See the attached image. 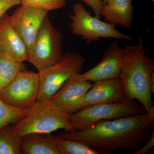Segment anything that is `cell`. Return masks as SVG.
Listing matches in <instances>:
<instances>
[{
    "label": "cell",
    "instance_id": "9",
    "mask_svg": "<svg viewBox=\"0 0 154 154\" xmlns=\"http://www.w3.org/2000/svg\"><path fill=\"white\" fill-rule=\"evenodd\" d=\"M39 85L38 73L22 71L0 93V99L13 107L28 109L37 101Z\"/></svg>",
    "mask_w": 154,
    "mask_h": 154
},
{
    "label": "cell",
    "instance_id": "13",
    "mask_svg": "<svg viewBox=\"0 0 154 154\" xmlns=\"http://www.w3.org/2000/svg\"><path fill=\"white\" fill-rule=\"evenodd\" d=\"M28 53L26 45L12 26L10 16L6 13L0 19V54L23 63L27 60Z\"/></svg>",
    "mask_w": 154,
    "mask_h": 154
},
{
    "label": "cell",
    "instance_id": "12",
    "mask_svg": "<svg viewBox=\"0 0 154 154\" xmlns=\"http://www.w3.org/2000/svg\"><path fill=\"white\" fill-rule=\"evenodd\" d=\"M124 99L119 78L97 81L83 97L80 110L92 105L119 102Z\"/></svg>",
    "mask_w": 154,
    "mask_h": 154
},
{
    "label": "cell",
    "instance_id": "5",
    "mask_svg": "<svg viewBox=\"0 0 154 154\" xmlns=\"http://www.w3.org/2000/svg\"><path fill=\"white\" fill-rule=\"evenodd\" d=\"M86 60L79 53L68 52L52 66L38 72L39 91L36 102L47 101L73 76L82 70Z\"/></svg>",
    "mask_w": 154,
    "mask_h": 154
},
{
    "label": "cell",
    "instance_id": "24",
    "mask_svg": "<svg viewBox=\"0 0 154 154\" xmlns=\"http://www.w3.org/2000/svg\"><path fill=\"white\" fill-rule=\"evenodd\" d=\"M102 2H103V4H104V5L112 2L113 0H102Z\"/></svg>",
    "mask_w": 154,
    "mask_h": 154
},
{
    "label": "cell",
    "instance_id": "15",
    "mask_svg": "<svg viewBox=\"0 0 154 154\" xmlns=\"http://www.w3.org/2000/svg\"><path fill=\"white\" fill-rule=\"evenodd\" d=\"M20 150L22 154H60L55 136L51 134H30L22 137Z\"/></svg>",
    "mask_w": 154,
    "mask_h": 154
},
{
    "label": "cell",
    "instance_id": "8",
    "mask_svg": "<svg viewBox=\"0 0 154 154\" xmlns=\"http://www.w3.org/2000/svg\"><path fill=\"white\" fill-rule=\"evenodd\" d=\"M80 73L69 79L48 100L36 102L29 108H49L68 114L79 111L83 97L93 85L90 81L83 79Z\"/></svg>",
    "mask_w": 154,
    "mask_h": 154
},
{
    "label": "cell",
    "instance_id": "23",
    "mask_svg": "<svg viewBox=\"0 0 154 154\" xmlns=\"http://www.w3.org/2000/svg\"><path fill=\"white\" fill-rule=\"evenodd\" d=\"M154 146V132L152 131L147 142L141 148L134 152V154H146L152 149Z\"/></svg>",
    "mask_w": 154,
    "mask_h": 154
},
{
    "label": "cell",
    "instance_id": "10",
    "mask_svg": "<svg viewBox=\"0 0 154 154\" xmlns=\"http://www.w3.org/2000/svg\"><path fill=\"white\" fill-rule=\"evenodd\" d=\"M21 5L10 16V21L28 51L33 46L42 25L48 15V12L41 9Z\"/></svg>",
    "mask_w": 154,
    "mask_h": 154
},
{
    "label": "cell",
    "instance_id": "1",
    "mask_svg": "<svg viewBox=\"0 0 154 154\" xmlns=\"http://www.w3.org/2000/svg\"><path fill=\"white\" fill-rule=\"evenodd\" d=\"M154 119L145 112L98 122L85 129L64 131L57 135L83 143L99 154L122 149H138L154 131Z\"/></svg>",
    "mask_w": 154,
    "mask_h": 154
},
{
    "label": "cell",
    "instance_id": "11",
    "mask_svg": "<svg viewBox=\"0 0 154 154\" xmlns=\"http://www.w3.org/2000/svg\"><path fill=\"white\" fill-rule=\"evenodd\" d=\"M125 55L124 47L113 42L103 55L102 60L93 68L80 74L83 79L96 82L101 80L119 78Z\"/></svg>",
    "mask_w": 154,
    "mask_h": 154
},
{
    "label": "cell",
    "instance_id": "2",
    "mask_svg": "<svg viewBox=\"0 0 154 154\" xmlns=\"http://www.w3.org/2000/svg\"><path fill=\"white\" fill-rule=\"evenodd\" d=\"M125 55L119 79L125 99L140 102L146 113L154 119V60L146 55L143 39L137 45L124 44Z\"/></svg>",
    "mask_w": 154,
    "mask_h": 154
},
{
    "label": "cell",
    "instance_id": "6",
    "mask_svg": "<svg viewBox=\"0 0 154 154\" xmlns=\"http://www.w3.org/2000/svg\"><path fill=\"white\" fill-rule=\"evenodd\" d=\"M69 115L49 108H28L27 113L13 123L12 129L20 137L30 134H51L61 129L71 132L74 129Z\"/></svg>",
    "mask_w": 154,
    "mask_h": 154
},
{
    "label": "cell",
    "instance_id": "14",
    "mask_svg": "<svg viewBox=\"0 0 154 154\" xmlns=\"http://www.w3.org/2000/svg\"><path fill=\"white\" fill-rule=\"evenodd\" d=\"M100 14L106 22L131 29L133 16L132 0H113L112 2L103 5Z\"/></svg>",
    "mask_w": 154,
    "mask_h": 154
},
{
    "label": "cell",
    "instance_id": "20",
    "mask_svg": "<svg viewBox=\"0 0 154 154\" xmlns=\"http://www.w3.org/2000/svg\"><path fill=\"white\" fill-rule=\"evenodd\" d=\"M21 5L49 11L62 8L66 5V0H21Z\"/></svg>",
    "mask_w": 154,
    "mask_h": 154
},
{
    "label": "cell",
    "instance_id": "19",
    "mask_svg": "<svg viewBox=\"0 0 154 154\" xmlns=\"http://www.w3.org/2000/svg\"><path fill=\"white\" fill-rule=\"evenodd\" d=\"M28 109L13 107L0 99V129L13 124L27 113Z\"/></svg>",
    "mask_w": 154,
    "mask_h": 154
},
{
    "label": "cell",
    "instance_id": "16",
    "mask_svg": "<svg viewBox=\"0 0 154 154\" xmlns=\"http://www.w3.org/2000/svg\"><path fill=\"white\" fill-rule=\"evenodd\" d=\"M26 70L23 63L18 62L0 54V93L22 71Z\"/></svg>",
    "mask_w": 154,
    "mask_h": 154
},
{
    "label": "cell",
    "instance_id": "18",
    "mask_svg": "<svg viewBox=\"0 0 154 154\" xmlns=\"http://www.w3.org/2000/svg\"><path fill=\"white\" fill-rule=\"evenodd\" d=\"M60 154H99L83 143L74 140L63 138L55 136Z\"/></svg>",
    "mask_w": 154,
    "mask_h": 154
},
{
    "label": "cell",
    "instance_id": "22",
    "mask_svg": "<svg viewBox=\"0 0 154 154\" xmlns=\"http://www.w3.org/2000/svg\"><path fill=\"white\" fill-rule=\"evenodd\" d=\"M87 6L91 7L95 17L100 19V11L104 5L102 0H81Z\"/></svg>",
    "mask_w": 154,
    "mask_h": 154
},
{
    "label": "cell",
    "instance_id": "3",
    "mask_svg": "<svg viewBox=\"0 0 154 154\" xmlns=\"http://www.w3.org/2000/svg\"><path fill=\"white\" fill-rule=\"evenodd\" d=\"M144 109L134 100L124 99L119 102L85 107L69 115L74 131L86 128L103 120H110L145 113Z\"/></svg>",
    "mask_w": 154,
    "mask_h": 154
},
{
    "label": "cell",
    "instance_id": "21",
    "mask_svg": "<svg viewBox=\"0 0 154 154\" xmlns=\"http://www.w3.org/2000/svg\"><path fill=\"white\" fill-rule=\"evenodd\" d=\"M20 5H21V0H0V19L9 9Z\"/></svg>",
    "mask_w": 154,
    "mask_h": 154
},
{
    "label": "cell",
    "instance_id": "17",
    "mask_svg": "<svg viewBox=\"0 0 154 154\" xmlns=\"http://www.w3.org/2000/svg\"><path fill=\"white\" fill-rule=\"evenodd\" d=\"M22 137L14 133L12 125L0 129V154H22L20 150Z\"/></svg>",
    "mask_w": 154,
    "mask_h": 154
},
{
    "label": "cell",
    "instance_id": "25",
    "mask_svg": "<svg viewBox=\"0 0 154 154\" xmlns=\"http://www.w3.org/2000/svg\"><path fill=\"white\" fill-rule=\"evenodd\" d=\"M152 1H153V2H154V0H152Z\"/></svg>",
    "mask_w": 154,
    "mask_h": 154
},
{
    "label": "cell",
    "instance_id": "7",
    "mask_svg": "<svg viewBox=\"0 0 154 154\" xmlns=\"http://www.w3.org/2000/svg\"><path fill=\"white\" fill-rule=\"evenodd\" d=\"M62 47V35L53 26L48 15L28 51L27 61L40 72L60 60L63 55Z\"/></svg>",
    "mask_w": 154,
    "mask_h": 154
},
{
    "label": "cell",
    "instance_id": "4",
    "mask_svg": "<svg viewBox=\"0 0 154 154\" xmlns=\"http://www.w3.org/2000/svg\"><path fill=\"white\" fill-rule=\"evenodd\" d=\"M71 22L69 25L71 32L88 43L99 41L101 38H114L132 41L133 37L121 33L116 29V25L103 22L93 17L82 3L73 6V14L69 15Z\"/></svg>",
    "mask_w": 154,
    "mask_h": 154
}]
</instances>
